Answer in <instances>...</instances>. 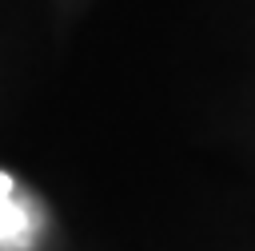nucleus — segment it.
Returning a JSON list of instances; mask_svg holds the SVG:
<instances>
[{
    "label": "nucleus",
    "mask_w": 255,
    "mask_h": 251,
    "mask_svg": "<svg viewBox=\"0 0 255 251\" xmlns=\"http://www.w3.org/2000/svg\"><path fill=\"white\" fill-rule=\"evenodd\" d=\"M44 227V203L0 171V251H28Z\"/></svg>",
    "instance_id": "f257e3e1"
}]
</instances>
